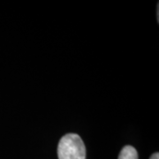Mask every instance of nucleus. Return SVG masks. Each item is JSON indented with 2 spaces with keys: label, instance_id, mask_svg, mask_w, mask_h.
<instances>
[{
  "label": "nucleus",
  "instance_id": "obj_1",
  "mask_svg": "<svg viewBox=\"0 0 159 159\" xmlns=\"http://www.w3.org/2000/svg\"><path fill=\"white\" fill-rule=\"evenodd\" d=\"M58 159H86V148L76 134H67L60 139L57 146Z\"/></svg>",
  "mask_w": 159,
  "mask_h": 159
},
{
  "label": "nucleus",
  "instance_id": "obj_3",
  "mask_svg": "<svg viewBox=\"0 0 159 159\" xmlns=\"http://www.w3.org/2000/svg\"><path fill=\"white\" fill-rule=\"evenodd\" d=\"M149 159H159V154L158 153H154Z\"/></svg>",
  "mask_w": 159,
  "mask_h": 159
},
{
  "label": "nucleus",
  "instance_id": "obj_2",
  "mask_svg": "<svg viewBox=\"0 0 159 159\" xmlns=\"http://www.w3.org/2000/svg\"><path fill=\"white\" fill-rule=\"evenodd\" d=\"M119 159H138L136 149L130 145H126L121 149L119 155Z\"/></svg>",
  "mask_w": 159,
  "mask_h": 159
}]
</instances>
